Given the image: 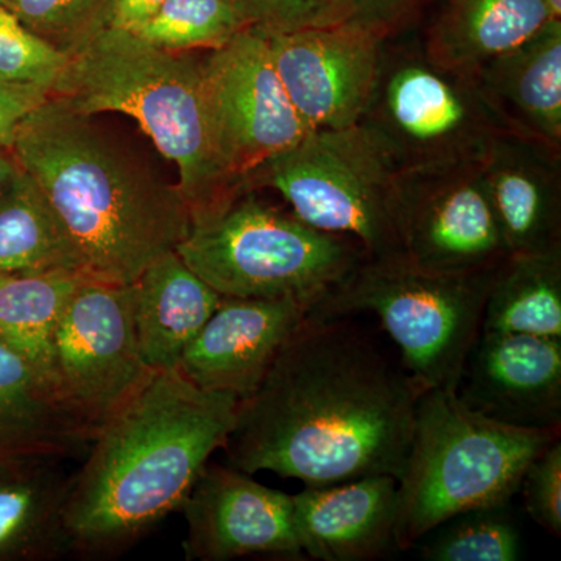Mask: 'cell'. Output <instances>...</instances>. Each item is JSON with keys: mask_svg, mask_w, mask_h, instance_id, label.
<instances>
[{"mask_svg": "<svg viewBox=\"0 0 561 561\" xmlns=\"http://www.w3.org/2000/svg\"><path fill=\"white\" fill-rule=\"evenodd\" d=\"M494 268L440 272L405 256L367 257L311 313H375L400 348L402 367L420 393L457 391L482 332Z\"/></svg>", "mask_w": 561, "mask_h": 561, "instance_id": "cell-7", "label": "cell"}, {"mask_svg": "<svg viewBox=\"0 0 561 561\" xmlns=\"http://www.w3.org/2000/svg\"><path fill=\"white\" fill-rule=\"evenodd\" d=\"M2 278H3V276H2V275H0V279H2Z\"/></svg>", "mask_w": 561, "mask_h": 561, "instance_id": "cell-39", "label": "cell"}, {"mask_svg": "<svg viewBox=\"0 0 561 561\" xmlns=\"http://www.w3.org/2000/svg\"><path fill=\"white\" fill-rule=\"evenodd\" d=\"M151 371L136 335L133 284L84 279L55 331L50 381L91 442Z\"/></svg>", "mask_w": 561, "mask_h": 561, "instance_id": "cell-10", "label": "cell"}, {"mask_svg": "<svg viewBox=\"0 0 561 561\" xmlns=\"http://www.w3.org/2000/svg\"><path fill=\"white\" fill-rule=\"evenodd\" d=\"M471 76L502 130L561 151V20Z\"/></svg>", "mask_w": 561, "mask_h": 561, "instance_id": "cell-19", "label": "cell"}, {"mask_svg": "<svg viewBox=\"0 0 561 561\" xmlns=\"http://www.w3.org/2000/svg\"><path fill=\"white\" fill-rule=\"evenodd\" d=\"M203 99L221 172L239 194L311 133L280 83L264 32L247 27L202 58Z\"/></svg>", "mask_w": 561, "mask_h": 561, "instance_id": "cell-11", "label": "cell"}, {"mask_svg": "<svg viewBox=\"0 0 561 561\" xmlns=\"http://www.w3.org/2000/svg\"><path fill=\"white\" fill-rule=\"evenodd\" d=\"M416 546L421 559L427 561H515L522 557V535L507 505L453 516Z\"/></svg>", "mask_w": 561, "mask_h": 561, "instance_id": "cell-28", "label": "cell"}, {"mask_svg": "<svg viewBox=\"0 0 561 561\" xmlns=\"http://www.w3.org/2000/svg\"><path fill=\"white\" fill-rule=\"evenodd\" d=\"M49 99L47 88L0 80V144L10 147L22 121Z\"/></svg>", "mask_w": 561, "mask_h": 561, "instance_id": "cell-33", "label": "cell"}, {"mask_svg": "<svg viewBox=\"0 0 561 561\" xmlns=\"http://www.w3.org/2000/svg\"><path fill=\"white\" fill-rule=\"evenodd\" d=\"M50 98L77 113H121L138 122L157 149L179 168V187L192 224L239 197L221 172L203 99L202 58L151 46L110 27L70 55Z\"/></svg>", "mask_w": 561, "mask_h": 561, "instance_id": "cell-4", "label": "cell"}, {"mask_svg": "<svg viewBox=\"0 0 561 561\" xmlns=\"http://www.w3.org/2000/svg\"><path fill=\"white\" fill-rule=\"evenodd\" d=\"M421 0H351L354 9L353 20L378 28L393 39L398 32L411 20L413 11Z\"/></svg>", "mask_w": 561, "mask_h": 561, "instance_id": "cell-34", "label": "cell"}, {"mask_svg": "<svg viewBox=\"0 0 561 561\" xmlns=\"http://www.w3.org/2000/svg\"><path fill=\"white\" fill-rule=\"evenodd\" d=\"M549 10H551L552 16L556 20H561V0H546Z\"/></svg>", "mask_w": 561, "mask_h": 561, "instance_id": "cell-37", "label": "cell"}, {"mask_svg": "<svg viewBox=\"0 0 561 561\" xmlns=\"http://www.w3.org/2000/svg\"><path fill=\"white\" fill-rule=\"evenodd\" d=\"M420 390L353 316L309 313L260 389L238 402L231 467L309 486L401 478Z\"/></svg>", "mask_w": 561, "mask_h": 561, "instance_id": "cell-1", "label": "cell"}, {"mask_svg": "<svg viewBox=\"0 0 561 561\" xmlns=\"http://www.w3.org/2000/svg\"><path fill=\"white\" fill-rule=\"evenodd\" d=\"M250 27L287 33L353 20L351 0H239Z\"/></svg>", "mask_w": 561, "mask_h": 561, "instance_id": "cell-31", "label": "cell"}, {"mask_svg": "<svg viewBox=\"0 0 561 561\" xmlns=\"http://www.w3.org/2000/svg\"><path fill=\"white\" fill-rule=\"evenodd\" d=\"M238 400L198 389L179 370H153L90 443L66 508L70 556L128 551L181 505L224 449Z\"/></svg>", "mask_w": 561, "mask_h": 561, "instance_id": "cell-2", "label": "cell"}, {"mask_svg": "<svg viewBox=\"0 0 561 561\" xmlns=\"http://www.w3.org/2000/svg\"><path fill=\"white\" fill-rule=\"evenodd\" d=\"M250 27L239 0H165L133 33L171 51L216 50Z\"/></svg>", "mask_w": 561, "mask_h": 561, "instance_id": "cell-27", "label": "cell"}, {"mask_svg": "<svg viewBox=\"0 0 561 561\" xmlns=\"http://www.w3.org/2000/svg\"><path fill=\"white\" fill-rule=\"evenodd\" d=\"M68 61L69 55L28 31L0 3V80L36 84L51 91Z\"/></svg>", "mask_w": 561, "mask_h": 561, "instance_id": "cell-30", "label": "cell"}, {"mask_svg": "<svg viewBox=\"0 0 561 561\" xmlns=\"http://www.w3.org/2000/svg\"><path fill=\"white\" fill-rule=\"evenodd\" d=\"M312 309L289 298L221 297L176 370L198 389L245 400L260 389L280 348Z\"/></svg>", "mask_w": 561, "mask_h": 561, "instance_id": "cell-16", "label": "cell"}, {"mask_svg": "<svg viewBox=\"0 0 561 561\" xmlns=\"http://www.w3.org/2000/svg\"><path fill=\"white\" fill-rule=\"evenodd\" d=\"M3 5L28 31L70 57L111 27L116 0H7Z\"/></svg>", "mask_w": 561, "mask_h": 561, "instance_id": "cell-29", "label": "cell"}, {"mask_svg": "<svg viewBox=\"0 0 561 561\" xmlns=\"http://www.w3.org/2000/svg\"><path fill=\"white\" fill-rule=\"evenodd\" d=\"M176 253L221 297L319 306L367 260L359 243L317 230L256 191L192 224Z\"/></svg>", "mask_w": 561, "mask_h": 561, "instance_id": "cell-6", "label": "cell"}, {"mask_svg": "<svg viewBox=\"0 0 561 561\" xmlns=\"http://www.w3.org/2000/svg\"><path fill=\"white\" fill-rule=\"evenodd\" d=\"M457 394L497 423L560 432L561 339L482 331Z\"/></svg>", "mask_w": 561, "mask_h": 561, "instance_id": "cell-15", "label": "cell"}, {"mask_svg": "<svg viewBox=\"0 0 561 561\" xmlns=\"http://www.w3.org/2000/svg\"><path fill=\"white\" fill-rule=\"evenodd\" d=\"M265 187L317 230L359 243L368 260L404 256L402 171L360 122L309 133L250 180V191Z\"/></svg>", "mask_w": 561, "mask_h": 561, "instance_id": "cell-8", "label": "cell"}, {"mask_svg": "<svg viewBox=\"0 0 561 561\" xmlns=\"http://www.w3.org/2000/svg\"><path fill=\"white\" fill-rule=\"evenodd\" d=\"M557 438L560 432L486 419L465 405L457 391H423L398 479L397 549L411 551L460 513L508 505L530 461Z\"/></svg>", "mask_w": 561, "mask_h": 561, "instance_id": "cell-5", "label": "cell"}, {"mask_svg": "<svg viewBox=\"0 0 561 561\" xmlns=\"http://www.w3.org/2000/svg\"><path fill=\"white\" fill-rule=\"evenodd\" d=\"M18 171V162L11 153L10 147L0 144V191L5 187L11 176Z\"/></svg>", "mask_w": 561, "mask_h": 561, "instance_id": "cell-36", "label": "cell"}, {"mask_svg": "<svg viewBox=\"0 0 561 561\" xmlns=\"http://www.w3.org/2000/svg\"><path fill=\"white\" fill-rule=\"evenodd\" d=\"M482 331L561 339V249L507 254L496 265Z\"/></svg>", "mask_w": 561, "mask_h": 561, "instance_id": "cell-25", "label": "cell"}, {"mask_svg": "<svg viewBox=\"0 0 561 561\" xmlns=\"http://www.w3.org/2000/svg\"><path fill=\"white\" fill-rule=\"evenodd\" d=\"M402 243L431 271H485L507 256L481 160L402 172Z\"/></svg>", "mask_w": 561, "mask_h": 561, "instance_id": "cell-12", "label": "cell"}, {"mask_svg": "<svg viewBox=\"0 0 561 561\" xmlns=\"http://www.w3.org/2000/svg\"><path fill=\"white\" fill-rule=\"evenodd\" d=\"M551 20L546 0H448L421 46L438 65L472 73Z\"/></svg>", "mask_w": 561, "mask_h": 561, "instance_id": "cell-23", "label": "cell"}, {"mask_svg": "<svg viewBox=\"0 0 561 561\" xmlns=\"http://www.w3.org/2000/svg\"><path fill=\"white\" fill-rule=\"evenodd\" d=\"M10 150L46 195L90 279L133 284L190 234L179 184L95 116L50 98L22 121Z\"/></svg>", "mask_w": 561, "mask_h": 561, "instance_id": "cell-3", "label": "cell"}, {"mask_svg": "<svg viewBox=\"0 0 561 561\" xmlns=\"http://www.w3.org/2000/svg\"><path fill=\"white\" fill-rule=\"evenodd\" d=\"M54 457L0 460V561L70 556L66 508L73 472Z\"/></svg>", "mask_w": 561, "mask_h": 561, "instance_id": "cell-20", "label": "cell"}, {"mask_svg": "<svg viewBox=\"0 0 561 561\" xmlns=\"http://www.w3.org/2000/svg\"><path fill=\"white\" fill-rule=\"evenodd\" d=\"M90 443V435L70 415L49 381L0 341V460H66L87 451Z\"/></svg>", "mask_w": 561, "mask_h": 561, "instance_id": "cell-22", "label": "cell"}, {"mask_svg": "<svg viewBox=\"0 0 561 561\" xmlns=\"http://www.w3.org/2000/svg\"><path fill=\"white\" fill-rule=\"evenodd\" d=\"M51 271L84 275L79 254L46 195L18 165L0 191V275Z\"/></svg>", "mask_w": 561, "mask_h": 561, "instance_id": "cell-24", "label": "cell"}, {"mask_svg": "<svg viewBox=\"0 0 561 561\" xmlns=\"http://www.w3.org/2000/svg\"><path fill=\"white\" fill-rule=\"evenodd\" d=\"M133 289L144 360L151 370H176L184 350L219 308L221 295L192 272L176 251L151 264Z\"/></svg>", "mask_w": 561, "mask_h": 561, "instance_id": "cell-21", "label": "cell"}, {"mask_svg": "<svg viewBox=\"0 0 561 561\" xmlns=\"http://www.w3.org/2000/svg\"><path fill=\"white\" fill-rule=\"evenodd\" d=\"M180 512L186 519V560L306 559L295 531L291 494L262 485L231 465L208 461Z\"/></svg>", "mask_w": 561, "mask_h": 561, "instance_id": "cell-14", "label": "cell"}, {"mask_svg": "<svg viewBox=\"0 0 561 561\" xmlns=\"http://www.w3.org/2000/svg\"><path fill=\"white\" fill-rule=\"evenodd\" d=\"M84 279L90 278L69 271L0 279V341L31 362L50 386L55 331L70 297Z\"/></svg>", "mask_w": 561, "mask_h": 561, "instance_id": "cell-26", "label": "cell"}, {"mask_svg": "<svg viewBox=\"0 0 561 561\" xmlns=\"http://www.w3.org/2000/svg\"><path fill=\"white\" fill-rule=\"evenodd\" d=\"M527 515L546 531L561 535V440L557 438L530 461L522 485Z\"/></svg>", "mask_w": 561, "mask_h": 561, "instance_id": "cell-32", "label": "cell"}, {"mask_svg": "<svg viewBox=\"0 0 561 561\" xmlns=\"http://www.w3.org/2000/svg\"><path fill=\"white\" fill-rule=\"evenodd\" d=\"M5 2H7V0H0V3H2V5H3V3H5Z\"/></svg>", "mask_w": 561, "mask_h": 561, "instance_id": "cell-38", "label": "cell"}, {"mask_svg": "<svg viewBox=\"0 0 561 561\" xmlns=\"http://www.w3.org/2000/svg\"><path fill=\"white\" fill-rule=\"evenodd\" d=\"M264 35L280 83L309 130L350 127L362 119L387 41L382 32L350 20Z\"/></svg>", "mask_w": 561, "mask_h": 561, "instance_id": "cell-13", "label": "cell"}, {"mask_svg": "<svg viewBox=\"0 0 561 561\" xmlns=\"http://www.w3.org/2000/svg\"><path fill=\"white\" fill-rule=\"evenodd\" d=\"M481 171L508 254L561 249V151L500 131Z\"/></svg>", "mask_w": 561, "mask_h": 561, "instance_id": "cell-17", "label": "cell"}, {"mask_svg": "<svg viewBox=\"0 0 561 561\" xmlns=\"http://www.w3.org/2000/svg\"><path fill=\"white\" fill-rule=\"evenodd\" d=\"M398 479L376 474L291 494V513L306 559L371 561L394 546Z\"/></svg>", "mask_w": 561, "mask_h": 561, "instance_id": "cell-18", "label": "cell"}, {"mask_svg": "<svg viewBox=\"0 0 561 561\" xmlns=\"http://www.w3.org/2000/svg\"><path fill=\"white\" fill-rule=\"evenodd\" d=\"M165 0H116L111 27L133 32L149 21Z\"/></svg>", "mask_w": 561, "mask_h": 561, "instance_id": "cell-35", "label": "cell"}, {"mask_svg": "<svg viewBox=\"0 0 561 561\" xmlns=\"http://www.w3.org/2000/svg\"><path fill=\"white\" fill-rule=\"evenodd\" d=\"M359 122L402 172L479 161L504 131L471 73L438 65L423 46H393L390 39Z\"/></svg>", "mask_w": 561, "mask_h": 561, "instance_id": "cell-9", "label": "cell"}]
</instances>
